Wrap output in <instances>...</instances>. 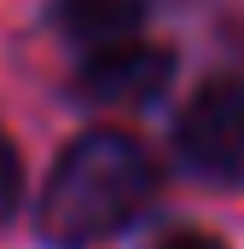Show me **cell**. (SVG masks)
<instances>
[{
  "label": "cell",
  "mask_w": 244,
  "mask_h": 249,
  "mask_svg": "<svg viewBox=\"0 0 244 249\" xmlns=\"http://www.w3.org/2000/svg\"><path fill=\"white\" fill-rule=\"evenodd\" d=\"M181 162L215 186H244V75L209 81L175 127Z\"/></svg>",
  "instance_id": "7a4b0ae2"
},
{
  "label": "cell",
  "mask_w": 244,
  "mask_h": 249,
  "mask_svg": "<svg viewBox=\"0 0 244 249\" xmlns=\"http://www.w3.org/2000/svg\"><path fill=\"white\" fill-rule=\"evenodd\" d=\"M18 191H23V168H18V151H12V139L0 133V220L18 209Z\"/></svg>",
  "instance_id": "5b68a950"
},
{
  "label": "cell",
  "mask_w": 244,
  "mask_h": 249,
  "mask_svg": "<svg viewBox=\"0 0 244 249\" xmlns=\"http://www.w3.org/2000/svg\"><path fill=\"white\" fill-rule=\"evenodd\" d=\"M151 191H157V157L122 127H93L70 139L53 162L35 203V226L53 249H93L117 238L122 226H134Z\"/></svg>",
  "instance_id": "6da1fadb"
},
{
  "label": "cell",
  "mask_w": 244,
  "mask_h": 249,
  "mask_svg": "<svg viewBox=\"0 0 244 249\" xmlns=\"http://www.w3.org/2000/svg\"><path fill=\"white\" fill-rule=\"evenodd\" d=\"M169 75H175V53L169 47H151V41L128 35V41H111V47H87V58L76 70V93L87 105L134 110V105H151L169 87Z\"/></svg>",
  "instance_id": "3957f363"
},
{
  "label": "cell",
  "mask_w": 244,
  "mask_h": 249,
  "mask_svg": "<svg viewBox=\"0 0 244 249\" xmlns=\"http://www.w3.org/2000/svg\"><path fill=\"white\" fill-rule=\"evenodd\" d=\"M140 18H145L140 0H59V29L81 47H111L140 35Z\"/></svg>",
  "instance_id": "277c9868"
},
{
  "label": "cell",
  "mask_w": 244,
  "mask_h": 249,
  "mask_svg": "<svg viewBox=\"0 0 244 249\" xmlns=\"http://www.w3.org/2000/svg\"><path fill=\"white\" fill-rule=\"evenodd\" d=\"M151 249H227L215 232H198V226H181V232H163Z\"/></svg>",
  "instance_id": "8992f818"
}]
</instances>
